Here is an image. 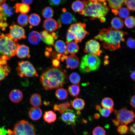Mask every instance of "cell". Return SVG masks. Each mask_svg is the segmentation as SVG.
Returning a JSON list of instances; mask_svg holds the SVG:
<instances>
[{"label":"cell","mask_w":135,"mask_h":135,"mask_svg":"<svg viewBox=\"0 0 135 135\" xmlns=\"http://www.w3.org/2000/svg\"><path fill=\"white\" fill-rule=\"evenodd\" d=\"M16 70L17 74L21 77L38 76L37 73L33 65L28 61L19 62Z\"/></svg>","instance_id":"7"},{"label":"cell","mask_w":135,"mask_h":135,"mask_svg":"<svg viewBox=\"0 0 135 135\" xmlns=\"http://www.w3.org/2000/svg\"><path fill=\"white\" fill-rule=\"evenodd\" d=\"M42 14L44 18L47 19L51 18L54 15V11L52 8L46 7L42 10Z\"/></svg>","instance_id":"36"},{"label":"cell","mask_w":135,"mask_h":135,"mask_svg":"<svg viewBox=\"0 0 135 135\" xmlns=\"http://www.w3.org/2000/svg\"><path fill=\"white\" fill-rule=\"evenodd\" d=\"M135 95H134L132 96L130 102V104L131 106L134 108H135Z\"/></svg>","instance_id":"49"},{"label":"cell","mask_w":135,"mask_h":135,"mask_svg":"<svg viewBox=\"0 0 135 135\" xmlns=\"http://www.w3.org/2000/svg\"><path fill=\"white\" fill-rule=\"evenodd\" d=\"M84 4L82 1L76 0L71 5L72 10L76 12H81L84 9Z\"/></svg>","instance_id":"28"},{"label":"cell","mask_w":135,"mask_h":135,"mask_svg":"<svg viewBox=\"0 0 135 135\" xmlns=\"http://www.w3.org/2000/svg\"><path fill=\"white\" fill-rule=\"evenodd\" d=\"M135 123H134L132 125H130L129 128L130 132L131 133V134H135Z\"/></svg>","instance_id":"50"},{"label":"cell","mask_w":135,"mask_h":135,"mask_svg":"<svg viewBox=\"0 0 135 135\" xmlns=\"http://www.w3.org/2000/svg\"><path fill=\"white\" fill-rule=\"evenodd\" d=\"M84 101L82 99L79 98H76L73 101L72 106L75 110H83L85 106Z\"/></svg>","instance_id":"24"},{"label":"cell","mask_w":135,"mask_h":135,"mask_svg":"<svg viewBox=\"0 0 135 135\" xmlns=\"http://www.w3.org/2000/svg\"></svg>","instance_id":"60"},{"label":"cell","mask_w":135,"mask_h":135,"mask_svg":"<svg viewBox=\"0 0 135 135\" xmlns=\"http://www.w3.org/2000/svg\"><path fill=\"white\" fill-rule=\"evenodd\" d=\"M92 134L93 135H106V132L102 127L98 126L94 129Z\"/></svg>","instance_id":"42"},{"label":"cell","mask_w":135,"mask_h":135,"mask_svg":"<svg viewBox=\"0 0 135 135\" xmlns=\"http://www.w3.org/2000/svg\"><path fill=\"white\" fill-rule=\"evenodd\" d=\"M135 0H124V4L127 7L128 10L134 11L135 10Z\"/></svg>","instance_id":"43"},{"label":"cell","mask_w":135,"mask_h":135,"mask_svg":"<svg viewBox=\"0 0 135 135\" xmlns=\"http://www.w3.org/2000/svg\"><path fill=\"white\" fill-rule=\"evenodd\" d=\"M44 120L48 123H51L54 122L57 119L56 113L52 110L46 111L43 116Z\"/></svg>","instance_id":"21"},{"label":"cell","mask_w":135,"mask_h":135,"mask_svg":"<svg viewBox=\"0 0 135 135\" xmlns=\"http://www.w3.org/2000/svg\"><path fill=\"white\" fill-rule=\"evenodd\" d=\"M40 34L42 37L45 38L48 36V33L47 31L44 30L42 31V32H40Z\"/></svg>","instance_id":"54"},{"label":"cell","mask_w":135,"mask_h":135,"mask_svg":"<svg viewBox=\"0 0 135 135\" xmlns=\"http://www.w3.org/2000/svg\"><path fill=\"white\" fill-rule=\"evenodd\" d=\"M9 97L12 102L17 103L22 101L23 98V94L22 92L20 90L14 89L10 93Z\"/></svg>","instance_id":"18"},{"label":"cell","mask_w":135,"mask_h":135,"mask_svg":"<svg viewBox=\"0 0 135 135\" xmlns=\"http://www.w3.org/2000/svg\"><path fill=\"white\" fill-rule=\"evenodd\" d=\"M86 24L80 22L76 23L71 24L68 29L75 36L74 40L76 43L80 42L86 36L89 34L86 30Z\"/></svg>","instance_id":"9"},{"label":"cell","mask_w":135,"mask_h":135,"mask_svg":"<svg viewBox=\"0 0 135 135\" xmlns=\"http://www.w3.org/2000/svg\"><path fill=\"white\" fill-rule=\"evenodd\" d=\"M7 135H36L35 126L26 120L17 122L14 126L13 130H7Z\"/></svg>","instance_id":"5"},{"label":"cell","mask_w":135,"mask_h":135,"mask_svg":"<svg viewBox=\"0 0 135 135\" xmlns=\"http://www.w3.org/2000/svg\"><path fill=\"white\" fill-rule=\"evenodd\" d=\"M66 78V72L61 68H51L43 72L39 80L44 88L48 90L61 88Z\"/></svg>","instance_id":"2"},{"label":"cell","mask_w":135,"mask_h":135,"mask_svg":"<svg viewBox=\"0 0 135 135\" xmlns=\"http://www.w3.org/2000/svg\"><path fill=\"white\" fill-rule=\"evenodd\" d=\"M75 37V36L74 33L68 29L66 35V43L72 42L73 40H74Z\"/></svg>","instance_id":"45"},{"label":"cell","mask_w":135,"mask_h":135,"mask_svg":"<svg viewBox=\"0 0 135 135\" xmlns=\"http://www.w3.org/2000/svg\"><path fill=\"white\" fill-rule=\"evenodd\" d=\"M51 34L54 38V39H57V36L56 35V34L55 33L52 32Z\"/></svg>","instance_id":"57"},{"label":"cell","mask_w":135,"mask_h":135,"mask_svg":"<svg viewBox=\"0 0 135 135\" xmlns=\"http://www.w3.org/2000/svg\"><path fill=\"white\" fill-rule=\"evenodd\" d=\"M17 22L20 26H24L27 25L29 22V16L27 14H20L17 18Z\"/></svg>","instance_id":"35"},{"label":"cell","mask_w":135,"mask_h":135,"mask_svg":"<svg viewBox=\"0 0 135 135\" xmlns=\"http://www.w3.org/2000/svg\"><path fill=\"white\" fill-rule=\"evenodd\" d=\"M124 24L123 20L118 17L114 18L111 21L112 27L116 30H118L122 28L124 26Z\"/></svg>","instance_id":"25"},{"label":"cell","mask_w":135,"mask_h":135,"mask_svg":"<svg viewBox=\"0 0 135 135\" xmlns=\"http://www.w3.org/2000/svg\"><path fill=\"white\" fill-rule=\"evenodd\" d=\"M84 7L79 13L84 16H88L91 20L98 18L102 22L106 20L104 17L109 10L105 0H83Z\"/></svg>","instance_id":"3"},{"label":"cell","mask_w":135,"mask_h":135,"mask_svg":"<svg viewBox=\"0 0 135 135\" xmlns=\"http://www.w3.org/2000/svg\"><path fill=\"white\" fill-rule=\"evenodd\" d=\"M54 46L56 51L60 54L64 53L66 50V45L62 40H57L55 43Z\"/></svg>","instance_id":"27"},{"label":"cell","mask_w":135,"mask_h":135,"mask_svg":"<svg viewBox=\"0 0 135 135\" xmlns=\"http://www.w3.org/2000/svg\"><path fill=\"white\" fill-rule=\"evenodd\" d=\"M40 36L41 39L46 44L48 45L54 46V39L50 34L48 33L45 38L43 37L40 35Z\"/></svg>","instance_id":"40"},{"label":"cell","mask_w":135,"mask_h":135,"mask_svg":"<svg viewBox=\"0 0 135 135\" xmlns=\"http://www.w3.org/2000/svg\"><path fill=\"white\" fill-rule=\"evenodd\" d=\"M69 78L72 83L76 85H78L80 80V76L76 72H74L71 74L69 76Z\"/></svg>","instance_id":"38"},{"label":"cell","mask_w":135,"mask_h":135,"mask_svg":"<svg viewBox=\"0 0 135 135\" xmlns=\"http://www.w3.org/2000/svg\"><path fill=\"white\" fill-rule=\"evenodd\" d=\"M109 5L112 8V11L115 15L118 14V10L124 4V0H108Z\"/></svg>","instance_id":"19"},{"label":"cell","mask_w":135,"mask_h":135,"mask_svg":"<svg viewBox=\"0 0 135 135\" xmlns=\"http://www.w3.org/2000/svg\"><path fill=\"white\" fill-rule=\"evenodd\" d=\"M16 54L20 58H30V55L29 48L25 45L18 44L16 48Z\"/></svg>","instance_id":"14"},{"label":"cell","mask_w":135,"mask_h":135,"mask_svg":"<svg viewBox=\"0 0 135 135\" xmlns=\"http://www.w3.org/2000/svg\"><path fill=\"white\" fill-rule=\"evenodd\" d=\"M100 64V59L98 56L89 54L82 57L79 70L82 73L95 71L98 69Z\"/></svg>","instance_id":"6"},{"label":"cell","mask_w":135,"mask_h":135,"mask_svg":"<svg viewBox=\"0 0 135 135\" xmlns=\"http://www.w3.org/2000/svg\"><path fill=\"white\" fill-rule=\"evenodd\" d=\"M18 44L12 39L9 34H2L0 36V58L7 61L14 56Z\"/></svg>","instance_id":"4"},{"label":"cell","mask_w":135,"mask_h":135,"mask_svg":"<svg viewBox=\"0 0 135 135\" xmlns=\"http://www.w3.org/2000/svg\"><path fill=\"white\" fill-rule=\"evenodd\" d=\"M7 130L4 128V126L0 127V135H7Z\"/></svg>","instance_id":"48"},{"label":"cell","mask_w":135,"mask_h":135,"mask_svg":"<svg viewBox=\"0 0 135 135\" xmlns=\"http://www.w3.org/2000/svg\"><path fill=\"white\" fill-rule=\"evenodd\" d=\"M84 52L86 53L99 56L102 52L100 50V46L99 42L94 40H90L87 42L84 49Z\"/></svg>","instance_id":"12"},{"label":"cell","mask_w":135,"mask_h":135,"mask_svg":"<svg viewBox=\"0 0 135 135\" xmlns=\"http://www.w3.org/2000/svg\"><path fill=\"white\" fill-rule=\"evenodd\" d=\"M40 21V17L37 14L33 13L29 17V22L32 26H36L38 25Z\"/></svg>","instance_id":"29"},{"label":"cell","mask_w":135,"mask_h":135,"mask_svg":"<svg viewBox=\"0 0 135 135\" xmlns=\"http://www.w3.org/2000/svg\"><path fill=\"white\" fill-rule=\"evenodd\" d=\"M129 129L128 127L126 125L122 124L118 126L117 130L120 134H127Z\"/></svg>","instance_id":"44"},{"label":"cell","mask_w":135,"mask_h":135,"mask_svg":"<svg viewBox=\"0 0 135 135\" xmlns=\"http://www.w3.org/2000/svg\"><path fill=\"white\" fill-rule=\"evenodd\" d=\"M66 67L71 69H75L78 67L80 64L78 57L74 54H71L66 58Z\"/></svg>","instance_id":"16"},{"label":"cell","mask_w":135,"mask_h":135,"mask_svg":"<svg viewBox=\"0 0 135 135\" xmlns=\"http://www.w3.org/2000/svg\"><path fill=\"white\" fill-rule=\"evenodd\" d=\"M10 35L12 39L15 42L22 39L26 38L25 31L22 27L13 24L10 27Z\"/></svg>","instance_id":"10"},{"label":"cell","mask_w":135,"mask_h":135,"mask_svg":"<svg viewBox=\"0 0 135 135\" xmlns=\"http://www.w3.org/2000/svg\"><path fill=\"white\" fill-rule=\"evenodd\" d=\"M70 106L69 103L60 104L59 105L55 104L54 109V111H58L62 114Z\"/></svg>","instance_id":"37"},{"label":"cell","mask_w":135,"mask_h":135,"mask_svg":"<svg viewBox=\"0 0 135 135\" xmlns=\"http://www.w3.org/2000/svg\"><path fill=\"white\" fill-rule=\"evenodd\" d=\"M68 90L72 96L75 97L79 94L80 89L79 84H74L69 86L68 88Z\"/></svg>","instance_id":"31"},{"label":"cell","mask_w":135,"mask_h":135,"mask_svg":"<svg viewBox=\"0 0 135 135\" xmlns=\"http://www.w3.org/2000/svg\"><path fill=\"white\" fill-rule=\"evenodd\" d=\"M128 34L126 32L109 27L102 29L94 38L102 42V46L105 48L114 50L120 48L121 42L124 40V36Z\"/></svg>","instance_id":"1"},{"label":"cell","mask_w":135,"mask_h":135,"mask_svg":"<svg viewBox=\"0 0 135 135\" xmlns=\"http://www.w3.org/2000/svg\"><path fill=\"white\" fill-rule=\"evenodd\" d=\"M7 26V23L3 22H0V28H2V30H4L5 28Z\"/></svg>","instance_id":"51"},{"label":"cell","mask_w":135,"mask_h":135,"mask_svg":"<svg viewBox=\"0 0 135 135\" xmlns=\"http://www.w3.org/2000/svg\"><path fill=\"white\" fill-rule=\"evenodd\" d=\"M55 94L56 98L60 100H64L67 98L68 93L66 89L60 88L56 90Z\"/></svg>","instance_id":"32"},{"label":"cell","mask_w":135,"mask_h":135,"mask_svg":"<svg viewBox=\"0 0 135 135\" xmlns=\"http://www.w3.org/2000/svg\"><path fill=\"white\" fill-rule=\"evenodd\" d=\"M126 26L129 28H132L135 26V20L133 16H130L126 18L124 22Z\"/></svg>","instance_id":"39"},{"label":"cell","mask_w":135,"mask_h":135,"mask_svg":"<svg viewBox=\"0 0 135 135\" xmlns=\"http://www.w3.org/2000/svg\"><path fill=\"white\" fill-rule=\"evenodd\" d=\"M135 71H133L131 74L130 77L134 81L135 80Z\"/></svg>","instance_id":"56"},{"label":"cell","mask_w":135,"mask_h":135,"mask_svg":"<svg viewBox=\"0 0 135 135\" xmlns=\"http://www.w3.org/2000/svg\"><path fill=\"white\" fill-rule=\"evenodd\" d=\"M66 43V50L68 53L74 54L78 52L79 47L75 42H71Z\"/></svg>","instance_id":"26"},{"label":"cell","mask_w":135,"mask_h":135,"mask_svg":"<svg viewBox=\"0 0 135 135\" xmlns=\"http://www.w3.org/2000/svg\"><path fill=\"white\" fill-rule=\"evenodd\" d=\"M122 18L126 19L128 17L129 12L128 10L125 7L121 8L118 11V14Z\"/></svg>","instance_id":"41"},{"label":"cell","mask_w":135,"mask_h":135,"mask_svg":"<svg viewBox=\"0 0 135 135\" xmlns=\"http://www.w3.org/2000/svg\"><path fill=\"white\" fill-rule=\"evenodd\" d=\"M52 63L53 66H58L59 65V61L58 60L54 59L52 61Z\"/></svg>","instance_id":"52"},{"label":"cell","mask_w":135,"mask_h":135,"mask_svg":"<svg viewBox=\"0 0 135 135\" xmlns=\"http://www.w3.org/2000/svg\"><path fill=\"white\" fill-rule=\"evenodd\" d=\"M99 115L98 114H96L94 115V117L96 119H98L99 118Z\"/></svg>","instance_id":"58"},{"label":"cell","mask_w":135,"mask_h":135,"mask_svg":"<svg viewBox=\"0 0 135 135\" xmlns=\"http://www.w3.org/2000/svg\"><path fill=\"white\" fill-rule=\"evenodd\" d=\"M43 27L48 32L52 33L58 28L57 22L52 18L47 19L44 20L43 24Z\"/></svg>","instance_id":"15"},{"label":"cell","mask_w":135,"mask_h":135,"mask_svg":"<svg viewBox=\"0 0 135 135\" xmlns=\"http://www.w3.org/2000/svg\"><path fill=\"white\" fill-rule=\"evenodd\" d=\"M10 72V68L7 64L0 65V81L4 79Z\"/></svg>","instance_id":"33"},{"label":"cell","mask_w":135,"mask_h":135,"mask_svg":"<svg viewBox=\"0 0 135 135\" xmlns=\"http://www.w3.org/2000/svg\"><path fill=\"white\" fill-rule=\"evenodd\" d=\"M14 8L15 9L16 12H19L22 14H26L30 10L29 5L23 3H16Z\"/></svg>","instance_id":"22"},{"label":"cell","mask_w":135,"mask_h":135,"mask_svg":"<svg viewBox=\"0 0 135 135\" xmlns=\"http://www.w3.org/2000/svg\"><path fill=\"white\" fill-rule=\"evenodd\" d=\"M61 118L63 122L68 125H75L77 116L73 110L67 109L62 114Z\"/></svg>","instance_id":"13"},{"label":"cell","mask_w":135,"mask_h":135,"mask_svg":"<svg viewBox=\"0 0 135 135\" xmlns=\"http://www.w3.org/2000/svg\"><path fill=\"white\" fill-rule=\"evenodd\" d=\"M96 110L99 112L102 116L106 117L109 116L114 110L104 107L102 108L99 105H97L96 106Z\"/></svg>","instance_id":"34"},{"label":"cell","mask_w":135,"mask_h":135,"mask_svg":"<svg viewBox=\"0 0 135 135\" xmlns=\"http://www.w3.org/2000/svg\"><path fill=\"white\" fill-rule=\"evenodd\" d=\"M112 121L114 124L116 126H119L120 124V122L116 118L113 120Z\"/></svg>","instance_id":"55"},{"label":"cell","mask_w":135,"mask_h":135,"mask_svg":"<svg viewBox=\"0 0 135 135\" xmlns=\"http://www.w3.org/2000/svg\"><path fill=\"white\" fill-rule=\"evenodd\" d=\"M30 104L34 107H38L42 104L41 96L38 93L32 94L30 98Z\"/></svg>","instance_id":"23"},{"label":"cell","mask_w":135,"mask_h":135,"mask_svg":"<svg viewBox=\"0 0 135 135\" xmlns=\"http://www.w3.org/2000/svg\"><path fill=\"white\" fill-rule=\"evenodd\" d=\"M66 1V0H49V2L51 6H58L64 3Z\"/></svg>","instance_id":"46"},{"label":"cell","mask_w":135,"mask_h":135,"mask_svg":"<svg viewBox=\"0 0 135 135\" xmlns=\"http://www.w3.org/2000/svg\"><path fill=\"white\" fill-rule=\"evenodd\" d=\"M116 119L120 124L126 125L134 121V113L132 110L124 108L118 110H115L114 112Z\"/></svg>","instance_id":"8"},{"label":"cell","mask_w":135,"mask_h":135,"mask_svg":"<svg viewBox=\"0 0 135 135\" xmlns=\"http://www.w3.org/2000/svg\"><path fill=\"white\" fill-rule=\"evenodd\" d=\"M4 2H6V0H0V7L1 6L2 4Z\"/></svg>","instance_id":"59"},{"label":"cell","mask_w":135,"mask_h":135,"mask_svg":"<svg viewBox=\"0 0 135 135\" xmlns=\"http://www.w3.org/2000/svg\"><path fill=\"white\" fill-rule=\"evenodd\" d=\"M101 104L103 107L107 108L112 110H114V102L112 99L109 97L104 98L102 100Z\"/></svg>","instance_id":"30"},{"label":"cell","mask_w":135,"mask_h":135,"mask_svg":"<svg viewBox=\"0 0 135 135\" xmlns=\"http://www.w3.org/2000/svg\"><path fill=\"white\" fill-rule=\"evenodd\" d=\"M22 1L25 4L28 5L31 4L33 2V0H22Z\"/></svg>","instance_id":"53"},{"label":"cell","mask_w":135,"mask_h":135,"mask_svg":"<svg viewBox=\"0 0 135 135\" xmlns=\"http://www.w3.org/2000/svg\"><path fill=\"white\" fill-rule=\"evenodd\" d=\"M41 37L40 34L36 31H32L29 34L28 36V40L31 44L36 45L40 42Z\"/></svg>","instance_id":"20"},{"label":"cell","mask_w":135,"mask_h":135,"mask_svg":"<svg viewBox=\"0 0 135 135\" xmlns=\"http://www.w3.org/2000/svg\"><path fill=\"white\" fill-rule=\"evenodd\" d=\"M76 21L74 16L70 12L64 8L57 22L58 28H60L62 24L68 25Z\"/></svg>","instance_id":"11"},{"label":"cell","mask_w":135,"mask_h":135,"mask_svg":"<svg viewBox=\"0 0 135 135\" xmlns=\"http://www.w3.org/2000/svg\"><path fill=\"white\" fill-rule=\"evenodd\" d=\"M135 40L134 38L130 37L128 38L127 41V45L130 48H135Z\"/></svg>","instance_id":"47"},{"label":"cell","mask_w":135,"mask_h":135,"mask_svg":"<svg viewBox=\"0 0 135 135\" xmlns=\"http://www.w3.org/2000/svg\"><path fill=\"white\" fill-rule=\"evenodd\" d=\"M42 114V111L39 107H32L28 111L29 116L31 120H38L41 118Z\"/></svg>","instance_id":"17"}]
</instances>
